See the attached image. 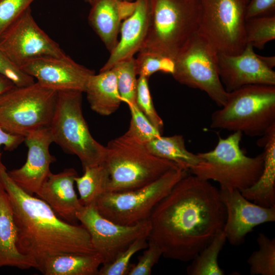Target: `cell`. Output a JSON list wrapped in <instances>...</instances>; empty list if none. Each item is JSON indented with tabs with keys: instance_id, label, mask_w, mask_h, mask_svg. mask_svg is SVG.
Returning a JSON list of instances; mask_svg holds the SVG:
<instances>
[{
	"instance_id": "18",
	"label": "cell",
	"mask_w": 275,
	"mask_h": 275,
	"mask_svg": "<svg viewBox=\"0 0 275 275\" xmlns=\"http://www.w3.org/2000/svg\"><path fill=\"white\" fill-rule=\"evenodd\" d=\"M76 171L67 168L57 174L51 173L38 192L37 197L45 202L62 219L76 224V213L82 206L74 188Z\"/></svg>"
},
{
	"instance_id": "8",
	"label": "cell",
	"mask_w": 275,
	"mask_h": 275,
	"mask_svg": "<svg viewBox=\"0 0 275 275\" xmlns=\"http://www.w3.org/2000/svg\"><path fill=\"white\" fill-rule=\"evenodd\" d=\"M57 91L37 81L14 86L0 95V125L6 131L24 137L49 127L54 112Z\"/></svg>"
},
{
	"instance_id": "2",
	"label": "cell",
	"mask_w": 275,
	"mask_h": 275,
	"mask_svg": "<svg viewBox=\"0 0 275 275\" xmlns=\"http://www.w3.org/2000/svg\"><path fill=\"white\" fill-rule=\"evenodd\" d=\"M1 181L12 206L17 230V246L21 253L37 263L61 254L96 253L81 224L62 219L43 200L24 192L10 178L4 165Z\"/></svg>"
},
{
	"instance_id": "29",
	"label": "cell",
	"mask_w": 275,
	"mask_h": 275,
	"mask_svg": "<svg viewBox=\"0 0 275 275\" xmlns=\"http://www.w3.org/2000/svg\"><path fill=\"white\" fill-rule=\"evenodd\" d=\"M246 44L261 49L268 42L275 39L274 14L246 19L245 23Z\"/></svg>"
},
{
	"instance_id": "19",
	"label": "cell",
	"mask_w": 275,
	"mask_h": 275,
	"mask_svg": "<svg viewBox=\"0 0 275 275\" xmlns=\"http://www.w3.org/2000/svg\"><path fill=\"white\" fill-rule=\"evenodd\" d=\"M135 1L134 11L122 22L120 38L100 71L111 69L117 63L133 58L142 48L148 30L149 0Z\"/></svg>"
},
{
	"instance_id": "28",
	"label": "cell",
	"mask_w": 275,
	"mask_h": 275,
	"mask_svg": "<svg viewBox=\"0 0 275 275\" xmlns=\"http://www.w3.org/2000/svg\"><path fill=\"white\" fill-rule=\"evenodd\" d=\"M259 249L252 253L247 262L252 275L275 274V239L264 233L258 234Z\"/></svg>"
},
{
	"instance_id": "5",
	"label": "cell",
	"mask_w": 275,
	"mask_h": 275,
	"mask_svg": "<svg viewBox=\"0 0 275 275\" xmlns=\"http://www.w3.org/2000/svg\"><path fill=\"white\" fill-rule=\"evenodd\" d=\"M275 125V86L252 84L228 92L211 117L210 127L262 136Z\"/></svg>"
},
{
	"instance_id": "11",
	"label": "cell",
	"mask_w": 275,
	"mask_h": 275,
	"mask_svg": "<svg viewBox=\"0 0 275 275\" xmlns=\"http://www.w3.org/2000/svg\"><path fill=\"white\" fill-rule=\"evenodd\" d=\"M217 54L197 33L174 59L172 75L179 83L204 91L222 107L228 92L219 77Z\"/></svg>"
},
{
	"instance_id": "27",
	"label": "cell",
	"mask_w": 275,
	"mask_h": 275,
	"mask_svg": "<svg viewBox=\"0 0 275 275\" xmlns=\"http://www.w3.org/2000/svg\"><path fill=\"white\" fill-rule=\"evenodd\" d=\"M227 240L223 230L219 231L211 241L199 253L186 268L189 275H223L218 264V256Z\"/></svg>"
},
{
	"instance_id": "25",
	"label": "cell",
	"mask_w": 275,
	"mask_h": 275,
	"mask_svg": "<svg viewBox=\"0 0 275 275\" xmlns=\"http://www.w3.org/2000/svg\"><path fill=\"white\" fill-rule=\"evenodd\" d=\"M145 145L152 154L171 161L188 171L201 161L197 154L187 150L184 139L180 134L169 136L161 135L148 142Z\"/></svg>"
},
{
	"instance_id": "16",
	"label": "cell",
	"mask_w": 275,
	"mask_h": 275,
	"mask_svg": "<svg viewBox=\"0 0 275 275\" xmlns=\"http://www.w3.org/2000/svg\"><path fill=\"white\" fill-rule=\"evenodd\" d=\"M219 193L226 211L223 231L231 245L242 244L255 227L275 221V206L264 207L253 203L236 189L220 186Z\"/></svg>"
},
{
	"instance_id": "7",
	"label": "cell",
	"mask_w": 275,
	"mask_h": 275,
	"mask_svg": "<svg viewBox=\"0 0 275 275\" xmlns=\"http://www.w3.org/2000/svg\"><path fill=\"white\" fill-rule=\"evenodd\" d=\"M82 92H57L54 112L49 127L53 143L77 156L82 168L103 163L106 148L91 135L82 111Z\"/></svg>"
},
{
	"instance_id": "17",
	"label": "cell",
	"mask_w": 275,
	"mask_h": 275,
	"mask_svg": "<svg viewBox=\"0 0 275 275\" xmlns=\"http://www.w3.org/2000/svg\"><path fill=\"white\" fill-rule=\"evenodd\" d=\"M28 148L25 162L20 168L7 171L14 182L24 192L36 195L52 173L50 164L56 157L49 152L53 143L49 127L32 132L24 137Z\"/></svg>"
},
{
	"instance_id": "3",
	"label": "cell",
	"mask_w": 275,
	"mask_h": 275,
	"mask_svg": "<svg viewBox=\"0 0 275 275\" xmlns=\"http://www.w3.org/2000/svg\"><path fill=\"white\" fill-rule=\"evenodd\" d=\"M105 148L103 163L109 174L108 192L140 188L179 167L152 154L145 144L125 133L108 142Z\"/></svg>"
},
{
	"instance_id": "32",
	"label": "cell",
	"mask_w": 275,
	"mask_h": 275,
	"mask_svg": "<svg viewBox=\"0 0 275 275\" xmlns=\"http://www.w3.org/2000/svg\"><path fill=\"white\" fill-rule=\"evenodd\" d=\"M131 114L128 129L125 133L146 144L161 135V133L149 121L135 103L127 104Z\"/></svg>"
},
{
	"instance_id": "9",
	"label": "cell",
	"mask_w": 275,
	"mask_h": 275,
	"mask_svg": "<svg viewBox=\"0 0 275 275\" xmlns=\"http://www.w3.org/2000/svg\"><path fill=\"white\" fill-rule=\"evenodd\" d=\"M188 172L177 167L140 188L122 192L106 191L95 205L100 214L118 224L130 226L148 221L157 203Z\"/></svg>"
},
{
	"instance_id": "1",
	"label": "cell",
	"mask_w": 275,
	"mask_h": 275,
	"mask_svg": "<svg viewBox=\"0 0 275 275\" xmlns=\"http://www.w3.org/2000/svg\"><path fill=\"white\" fill-rule=\"evenodd\" d=\"M226 219L219 189L187 174L153 209L148 239L160 247L164 257L190 261L223 230Z\"/></svg>"
},
{
	"instance_id": "33",
	"label": "cell",
	"mask_w": 275,
	"mask_h": 275,
	"mask_svg": "<svg viewBox=\"0 0 275 275\" xmlns=\"http://www.w3.org/2000/svg\"><path fill=\"white\" fill-rule=\"evenodd\" d=\"M147 239L148 237L136 239L112 262L102 265L99 269L98 275H127L131 258L136 253L148 246Z\"/></svg>"
},
{
	"instance_id": "12",
	"label": "cell",
	"mask_w": 275,
	"mask_h": 275,
	"mask_svg": "<svg viewBox=\"0 0 275 275\" xmlns=\"http://www.w3.org/2000/svg\"><path fill=\"white\" fill-rule=\"evenodd\" d=\"M76 217L88 231L102 265L112 262L136 239L148 237L150 230L149 220L130 226L115 223L100 214L95 204L82 206Z\"/></svg>"
},
{
	"instance_id": "31",
	"label": "cell",
	"mask_w": 275,
	"mask_h": 275,
	"mask_svg": "<svg viewBox=\"0 0 275 275\" xmlns=\"http://www.w3.org/2000/svg\"><path fill=\"white\" fill-rule=\"evenodd\" d=\"M135 65L137 75L149 78L158 71L172 74L174 61L153 52L140 50L135 59Z\"/></svg>"
},
{
	"instance_id": "14",
	"label": "cell",
	"mask_w": 275,
	"mask_h": 275,
	"mask_svg": "<svg viewBox=\"0 0 275 275\" xmlns=\"http://www.w3.org/2000/svg\"><path fill=\"white\" fill-rule=\"evenodd\" d=\"M274 65V56L256 54L250 44L237 54H217L218 73L228 92L248 85L275 86Z\"/></svg>"
},
{
	"instance_id": "42",
	"label": "cell",
	"mask_w": 275,
	"mask_h": 275,
	"mask_svg": "<svg viewBox=\"0 0 275 275\" xmlns=\"http://www.w3.org/2000/svg\"><path fill=\"white\" fill-rule=\"evenodd\" d=\"M84 1L86 2L89 3L90 4L93 0H84Z\"/></svg>"
},
{
	"instance_id": "20",
	"label": "cell",
	"mask_w": 275,
	"mask_h": 275,
	"mask_svg": "<svg viewBox=\"0 0 275 275\" xmlns=\"http://www.w3.org/2000/svg\"><path fill=\"white\" fill-rule=\"evenodd\" d=\"M17 230L8 195L0 185V268L12 266L21 269L36 268L33 258L21 253L17 246Z\"/></svg>"
},
{
	"instance_id": "34",
	"label": "cell",
	"mask_w": 275,
	"mask_h": 275,
	"mask_svg": "<svg viewBox=\"0 0 275 275\" xmlns=\"http://www.w3.org/2000/svg\"><path fill=\"white\" fill-rule=\"evenodd\" d=\"M148 79L144 76H139L135 103L149 121L162 133L163 122L154 107L149 88Z\"/></svg>"
},
{
	"instance_id": "21",
	"label": "cell",
	"mask_w": 275,
	"mask_h": 275,
	"mask_svg": "<svg viewBox=\"0 0 275 275\" xmlns=\"http://www.w3.org/2000/svg\"><path fill=\"white\" fill-rule=\"evenodd\" d=\"M264 148V164L258 180L250 187L241 190L242 196L264 207L275 206V125L257 142Z\"/></svg>"
},
{
	"instance_id": "35",
	"label": "cell",
	"mask_w": 275,
	"mask_h": 275,
	"mask_svg": "<svg viewBox=\"0 0 275 275\" xmlns=\"http://www.w3.org/2000/svg\"><path fill=\"white\" fill-rule=\"evenodd\" d=\"M148 240V246L138 258V263L130 265L127 275H150L153 267L162 256L160 247L153 241Z\"/></svg>"
},
{
	"instance_id": "30",
	"label": "cell",
	"mask_w": 275,
	"mask_h": 275,
	"mask_svg": "<svg viewBox=\"0 0 275 275\" xmlns=\"http://www.w3.org/2000/svg\"><path fill=\"white\" fill-rule=\"evenodd\" d=\"M111 69L116 73L122 102L127 104L135 103L138 78L135 59L132 58L119 62Z\"/></svg>"
},
{
	"instance_id": "26",
	"label": "cell",
	"mask_w": 275,
	"mask_h": 275,
	"mask_svg": "<svg viewBox=\"0 0 275 275\" xmlns=\"http://www.w3.org/2000/svg\"><path fill=\"white\" fill-rule=\"evenodd\" d=\"M84 174L75 178L82 206L95 204L97 200L107 191L109 174L104 164L83 168Z\"/></svg>"
},
{
	"instance_id": "4",
	"label": "cell",
	"mask_w": 275,
	"mask_h": 275,
	"mask_svg": "<svg viewBox=\"0 0 275 275\" xmlns=\"http://www.w3.org/2000/svg\"><path fill=\"white\" fill-rule=\"evenodd\" d=\"M149 5L148 32L140 50L174 60L197 33L200 0H149Z\"/></svg>"
},
{
	"instance_id": "22",
	"label": "cell",
	"mask_w": 275,
	"mask_h": 275,
	"mask_svg": "<svg viewBox=\"0 0 275 275\" xmlns=\"http://www.w3.org/2000/svg\"><path fill=\"white\" fill-rule=\"evenodd\" d=\"M85 93L91 109L102 116L114 113L122 102L113 69L91 76Z\"/></svg>"
},
{
	"instance_id": "36",
	"label": "cell",
	"mask_w": 275,
	"mask_h": 275,
	"mask_svg": "<svg viewBox=\"0 0 275 275\" xmlns=\"http://www.w3.org/2000/svg\"><path fill=\"white\" fill-rule=\"evenodd\" d=\"M34 0H0V36Z\"/></svg>"
},
{
	"instance_id": "44",
	"label": "cell",
	"mask_w": 275,
	"mask_h": 275,
	"mask_svg": "<svg viewBox=\"0 0 275 275\" xmlns=\"http://www.w3.org/2000/svg\"><path fill=\"white\" fill-rule=\"evenodd\" d=\"M244 1H245V2L246 3V4H248V2H249V0H244Z\"/></svg>"
},
{
	"instance_id": "38",
	"label": "cell",
	"mask_w": 275,
	"mask_h": 275,
	"mask_svg": "<svg viewBox=\"0 0 275 275\" xmlns=\"http://www.w3.org/2000/svg\"><path fill=\"white\" fill-rule=\"evenodd\" d=\"M274 9L275 0H249L246 6L245 19L270 15Z\"/></svg>"
},
{
	"instance_id": "23",
	"label": "cell",
	"mask_w": 275,
	"mask_h": 275,
	"mask_svg": "<svg viewBox=\"0 0 275 275\" xmlns=\"http://www.w3.org/2000/svg\"><path fill=\"white\" fill-rule=\"evenodd\" d=\"M102 264L97 253H64L43 259L36 269L45 275H98Z\"/></svg>"
},
{
	"instance_id": "43",
	"label": "cell",
	"mask_w": 275,
	"mask_h": 275,
	"mask_svg": "<svg viewBox=\"0 0 275 275\" xmlns=\"http://www.w3.org/2000/svg\"><path fill=\"white\" fill-rule=\"evenodd\" d=\"M122 1H135V0H122Z\"/></svg>"
},
{
	"instance_id": "15",
	"label": "cell",
	"mask_w": 275,
	"mask_h": 275,
	"mask_svg": "<svg viewBox=\"0 0 275 275\" xmlns=\"http://www.w3.org/2000/svg\"><path fill=\"white\" fill-rule=\"evenodd\" d=\"M20 69L42 86L54 90L85 92L94 71L74 62L68 55L45 56L31 59Z\"/></svg>"
},
{
	"instance_id": "6",
	"label": "cell",
	"mask_w": 275,
	"mask_h": 275,
	"mask_svg": "<svg viewBox=\"0 0 275 275\" xmlns=\"http://www.w3.org/2000/svg\"><path fill=\"white\" fill-rule=\"evenodd\" d=\"M242 134L236 131L226 138L219 136L213 150L198 153L201 161L190 170L193 175L240 191L255 183L263 170V154L246 156L240 145Z\"/></svg>"
},
{
	"instance_id": "24",
	"label": "cell",
	"mask_w": 275,
	"mask_h": 275,
	"mask_svg": "<svg viewBox=\"0 0 275 275\" xmlns=\"http://www.w3.org/2000/svg\"><path fill=\"white\" fill-rule=\"evenodd\" d=\"M119 0H93L88 16L89 22L111 52L118 41L123 21L119 9Z\"/></svg>"
},
{
	"instance_id": "39",
	"label": "cell",
	"mask_w": 275,
	"mask_h": 275,
	"mask_svg": "<svg viewBox=\"0 0 275 275\" xmlns=\"http://www.w3.org/2000/svg\"><path fill=\"white\" fill-rule=\"evenodd\" d=\"M24 140V136L10 133L5 130L0 125V148L3 146L5 150L13 151L23 142Z\"/></svg>"
},
{
	"instance_id": "41",
	"label": "cell",
	"mask_w": 275,
	"mask_h": 275,
	"mask_svg": "<svg viewBox=\"0 0 275 275\" xmlns=\"http://www.w3.org/2000/svg\"><path fill=\"white\" fill-rule=\"evenodd\" d=\"M3 165H4V164L3 163L2 161V154H1V153H0V185L1 184V169H2V167L3 166Z\"/></svg>"
},
{
	"instance_id": "37",
	"label": "cell",
	"mask_w": 275,
	"mask_h": 275,
	"mask_svg": "<svg viewBox=\"0 0 275 275\" xmlns=\"http://www.w3.org/2000/svg\"><path fill=\"white\" fill-rule=\"evenodd\" d=\"M0 74L7 77L16 86H27L35 82L34 78L14 65L1 49Z\"/></svg>"
},
{
	"instance_id": "10",
	"label": "cell",
	"mask_w": 275,
	"mask_h": 275,
	"mask_svg": "<svg viewBox=\"0 0 275 275\" xmlns=\"http://www.w3.org/2000/svg\"><path fill=\"white\" fill-rule=\"evenodd\" d=\"M197 33L217 53H240L246 44L244 0H200Z\"/></svg>"
},
{
	"instance_id": "40",
	"label": "cell",
	"mask_w": 275,
	"mask_h": 275,
	"mask_svg": "<svg viewBox=\"0 0 275 275\" xmlns=\"http://www.w3.org/2000/svg\"><path fill=\"white\" fill-rule=\"evenodd\" d=\"M15 85L6 76L0 74V95L12 88Z\"/></svg>"
},
{
	"instance_id": "13",
	"label": "cell",
	"mask_w": 275,
	"mask_h": 275,
	"mask_svg": "<svg viewBox=\"0 0 275 275\" xmlns=\"http://www.w3.org/2000/svg\"><path fill=\"white\" fill-rule=\"evenodd\" d=\"M0 49L19 69L28 61L37 57L66 55L37 24L30 7L1 34Z\"/></svg>"
}]
</instances>
